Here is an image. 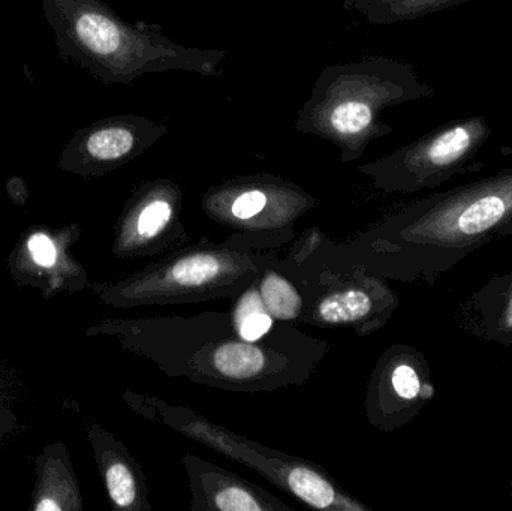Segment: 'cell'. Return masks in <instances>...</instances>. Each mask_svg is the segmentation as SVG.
<instances>
[{
    "label": "cell",
    "instance_id": "obj_1",
    "mask_svg": "<svg viewBox=\"0 0 512 511\" xmlns=\"http://www.w3.org/2000/svg\"><path fill=\"white\" fill-rule=\"evenodd\" d=\"M512 236V167L436 192L336 242L312 227L286 252L303 269L361 266L402 284L435 287L469 255Z\"/></svg>",
    "mask_w": 512,
    "mask_h": 511
},
{
    "label": "cell",
    "instance_id": "obj_2",
    "mask_svg": "<svg viewBox=\"0 0 512 511\" xmlns=\"http://www.w3.org/2000/svg\"><path fill=\"white\" fill-rule=\"evenodd\" d=\"M150 360L168 378L222 392L273 393L303 386L330 353V344L297 324L274 323L259 341L237 335L230 312L192 317L111 318L87 329Z\"/></svg>",
    "mask_w": 512,
    "mask_h": 511
},
{
    "label": "cell",
    "instance_id": "obj_3",
    "mask_svg": "<svg viewBox=\"0 0 512 511\" xmlns=\"http://www.w3.org/2000/svg\"><path fill=\"white\" fill-rule=\"evenodd\" d=\"M405 60L373 56L324 69L297 114L300 134L322 138L339 149L342 164L357 161L372 141L393 134L382 122L388 108L435 96Z\"/></svg>",
    "mask_w": 512,
    "mask_h": 511
},
{
    "label": "cell",
    "instance_id": "obj_4",
    "mask_svg": "<svg viewBox=\"0 0 512 511\" xmlns=\"http://www.w3.org/2000/svg\"><path fill=\"white\" fill-rule=\"evenodd\" d=\"M273 252L249 248L233 234L221 243L201 237L161 255L128 278L95 282L89 288L116 309L237 299L258 281Z\"/></svg>",
    "mask_w": 512,
    "mask_h": 511
},
{
    "label": "cell",
    "instance_id": "obj_5",
    "mask_svg": "<svg viewBox=\"0 0 512 511\" xmlns=\"http://www.w3.org/2000/svg\"><path fill=\"white\" fill-rule=\"evenodd\" d=\"M123 402L137 416L158 425L167 426L237 464L256 471L259 476L316 510L373 511L369 506L346 492L324 468L315 462L270 449L242 437L224 426L182 404H171L158 396L126 390Z\"/></svg>",
    "mask_w": 512,
    "mask_h": 511
},
{
    "label": "cell",
    "instance_id": "obj_6",
    "mask_svg": "<svg viewBox=\"0 0 512 511\" xmlns=\"http://www.w3.org/2000/svg\"><path fill=\"white\" fill-rule=\"evenodd\" d=\"M318 204L300 185L274 174H246L207 189L201 209L234 239L277 251L295 239V225Z\"/></svg>",
    "mask_w": 512,
    "mask_h": 511
},
{
    "label": "cell",
    "instance_id": "obj_7",
    "mask_svg": "<svg viewBox=\"0 0 512 511\" xmlns=\"http://www.w3.org/2000/svg\"><path fill=\"white\" fill-rule=\"evenodd\" d=\"M492 134L486 117L450 120L384 158L358 165L357 170L384 194L430 191L477 171L478 156Z\"/></svg>",
    "mask_w": 512,
    "mask_h": 511
},
{
    "label": "cell",
    "instance_id": "obj_8",
    "mask_svg": "<svg viewBox=\"0 0 512 511\" xmlns=\"http://www.w3.org/2000/svg\"><path fill=\"white\" fill-rule=\"evenodd\" d=\"M274 263L303 293L306 311L300 324L304 326L349 329L364 338L384 329L400 306L390 281L361 266L346 273L303 269L280 251Z\"/></svg>",
    "mask_w": 512,
    "mask_h": 511
},
{
    "label": "cell",
    "instance_id": "obj_9",
    "mask_svg": "<svg viewBox=\"0 0 512 511\" xmlns=\"http://www.w3.org/2000/svg\"><path fill=\"white\" fill-rule=\"evenodd\" d=\"M183 203L185 194L176 180L159 177L138 186L114 228V257L156 258L188 245Z\"/></svg>",
    "mask_w": 512,
    "mask_h": 511
},
{
    "label": "cell",
    "instance_id": "obj_10",
    "mask_svg": "<svg viewBox=\"0 0 512 511\" xmlns=\"http://www.w3.org/2000/svg\"><path fill=\"white\" fill-rule=\"evenodd\" d=\"M436 395L426 356L409 344H393L379 356L367 381L364 413L373 428L394 432L411 423Z\"/></svg>",
    "mask_w": 512,
    "mask_h": 511
},
{
    "label": "cell",
    "instance_id": "obj_11",
    "mask_svg": "<svg viewBox=\"0 0 512 511\" xmlns=\"http://www.w3.org/2000/svg\"><path fill=\"white\" fill-rule=\"evenodd\" d=\"M80 236L77 225H66L59 230L32 228L21 234L9 255L12 279L18 285L38 288L45 299L89 288L86 269L71 254Z\"/></svg>",
    "mask_w": 512,
    "mask_h": 511
},
{
    "label": "cell",
    "instance_id": "obj_12",
    "mask_svg": "<svg viewBox=\"0 0 512 511\" xmlns=\"http://www.w3.org/2000/svg\"><path fill=\"white\" fill-rule=\"evenodd\" d=\"M167 134L164 123L135 114L102 120L84 135L72 170L84 176L111 173L143 155Z\"/></svg>",
    "mask_w": 512,
    "mask_h": 511
},
{
    "label": "cell",
    "instance_id": "obj_13",
    "mask_svg": "<svg viewBox=\"0 0 512 511\" xmlns=\"http://www.w3.org/2000/svg\"><path fill=\"white\" fill-rule=\"evenodd\" d=\"M182 465L191 491V511H291L267 489L200 456L186 453Z\"/></svg>",
    "mask_w": 512,
    "mask_h": 511
},
{
    "label": "cell",
    "instance_id": "obj_14",
    "mask_svg": "<svg viewBox=\"0 0 512 511\" xmlns=\"http://www.w3.org/2000/svg\"><path fill=\"white\" fill-rule=\"evenodd\" d=\"M87 438L111 507L117 511H152L146 474L128 447L98 423L87 425Z\"/></svg>",
    "mask_w": 512,
    "mask_h": 511
},
{
    "label": "cell",
    "instance_id": "obj_15",
    "mask_svg": "<svg viewBox=\"0 0 512 511\" xmlns=\"http://www.w3.org/2000/svg\"><path fill=\"white\" fill-rule=\"evenodd\" d=\"M456 320L468 335L512 347V269L469 294L457 306Z\"/></svg>",
    "mask_w": 512,
    "mask_h": 511
},
{
    "label": "cell",
    "instance_id": "obj_16",
    "mask_svg": "<svg viewBox=\"0 0 512 511\" xmlns=\"http://www.w3.org/2000/svg\"><path fill=\"white\" fill-rule=\"evenodd\" d=\"M36 480L30 498V511H81L83 495L63 441L48 444L35 465Z\"/></svg>",
    "mask_w": 512,
    "mask_h": 511
},
{
    "label": "cell",
    "instance_id": "obj_17",
    "mask_svg": "<svg viewBox=\"0 0 512 511\" xmlns=\"http://www.w3.org/2000/svg\"><path fill=\"white\" fill-rule=\"evenodd\" d=\"M276 252H273L267 266L262 270L256 287L274 321L300 324L301 317L306 311V300L300 287L274 263Z\"/></svg>",
    "mask_w": 512,
    "mask_h": 511
},
{
    "label": "cell",
    "instance_id": "obj_18",
    "mask_svg": "<svg viewBox=\"0 0 512 511\" xmlns=\"http://www.w3.org/2000/svg\"><path fill=\"white\" fill-rule=\"evenodd\" d=\"M471 0H378L361 12L369 23L378 26L418 20L438 12L448 11Z\"/></svg>",
    "mask_w": 512,
    "mask_h": 511
},
{
    "label": "cell",
    "instance_id": "obj_19",
    "mask_svg": "<svg viewBox=\"0 0 512 511\" xmlns=\"http://www.w3.org/2000/svg\"><path fill=\"white\" fill-rule=\"evenodd\" d=\"M230 314L237 335L245 341H259L270 333L276 323L262 302L256 282L234 299Z\"/></svg>",
    "mask_w": 512,
    "mask_h": 511
},
{
    "label": "cell",
    "instance_id": "obj_20",
    "mask_svg": "<svg viewBox=\"0 0 512 511\" xmlns=\"http://www.w3.org/2000/svg\"><path fill=\"white\" fill-rule=\"evenodd\" d=\"M11 420H0V443L11 435Z\"/></svg>",
    "mask_w": 512,
    "mask_h": 511
},
{
    "label": "cell",
    "instance_id": "obj_21",
    "mask_svg": "<svg viewBox=\"0 0 512 511\" xmlns=\"http://www.w3.org/2000/svg\"><path fill=\"white\" fill-rule=\"evenodd\" d=\"M378 2V0H352V8L355 9V11L363 12L364 9L369 8V6H372L373 3Z\"/></svg>",
    "mask_w": 512,
    "mask_h": 511
},
{
    "label": "cell",
    "instance_id": "obj_22",
    "mask_svg": "<svg viewBox=\"0 0 512 511\" xmlns=\"http://www.w3.org/2000/svg\"><path fill=\"white\" fill-rule=\"evenodd\" d=\"M510 495H511V498H512V479H511V482H510Z\"/></svg>",
    "mask_w": 512,
    "mask_h": 511
}]
</instances>
